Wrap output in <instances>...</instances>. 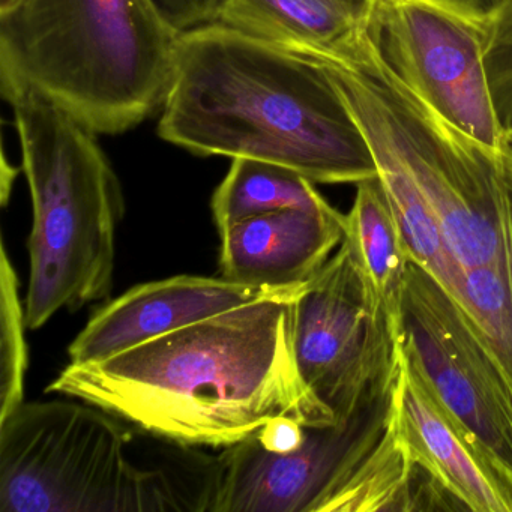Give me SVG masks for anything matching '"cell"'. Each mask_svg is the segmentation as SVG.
Returning <instances> with one entry per match:
<instances>
[{
	"label": "cell",
	"instance_id": "1",
	"mask_svg": "<svg viewBox=\"0 0 512 512\" xmlns=\"http://www.w3.org/2000/svg\"><path fill=\"white\" fill-rule=\"evenodd\" d=\"M361 128L409 259L407 364L512 503V158L407 91Z\"/></svg>",
	"mask_w": 512,
	"mask_h": 512
},
{
	"label": "cell",
	"instance_id": "2",
	"mask_svg": "<svg viewBox=\"0 0 512 512\" xmlns=\"http://www.w3.org/2000/svg\"><path fill=\"white\" fill-rule=\"evenodd\" d=\"M299 290L101 361L70 362L49 391L182 446L226 448L283 421L334 424L302 382L293 356L292 304Z\"/></svg>",
	"mask_w": 512,
	"mask_h": 512
},
{
	"label": "cell",
	"instance_id": "3",
	"mask_svg": "<svg viewBox=\"0 0 512 512\" xmlns=\"http://www.w3.org/2000/svg\"><path fill=\"white\" fill-rule=\"evenodd\" d=\"M157 131L190 154L269 161L314 184L379 176L361 127L317 59L217 22L182 32Z\"/></svg>",
	"mask_w": 512,
	"mask_h": 512
},
{
	"label": "cell",
	"instance_id": "4",
	"mask_svg": "<svg viewBox=\"0 0 512 512\" xmlns=\"http://www.w3.org/2000/svg\"><path fill=\"white\" fill-rule=\"evenodd\" d=\"M181 34L155 0H14L0 10V92L118 136L163 107Z\"/></svg>",
	"mask_w": 512,
	"mask_h": 512
},
{
	"label": "cell",
	"instance_id": "5",
	"mask_svg": "<svg viewBox=\"0 0 512 512\" xmlns=\"http://www.w3.org/2000/svg\"><path fill=\"white\" fill-rule=\"evenodd\" d=\"M7 103L31 191L25 310L35 331L110 296L125 199L98 134L34 92Z\"/></svg>",
	"mask_w": 512,
	"mask_h": 512
},
{
	"label": "cell",
	"instance_id": "6",
	"mask_svg": "<svg viewBox=\"0 0 512 512\" xmlns=\"http://www.w3.org/2000/svg\"><path fill=\"white\" fill-rule=\"evenodd\" d=\"M116 416L76 401H23L0 419V512L187 511L172 476L128 458Z\"/></svg>",
	"mask_w": 512,
	"mask_h": 512
},
{
	"label": "cell",
	"instance_id": "7",
	"mask_svg": "<svg viewBox=\"0 0 512 512\" xmlns=\"http://www.w3.org/2000/svg\"><path fill=\"white\" fill-rule=\"evenodd\" d=\"M400 377L346 421L302 425L289 446L268 445L256 433L203 458L191 511L344 512L394 418Z\"/></svg>",
	"mask_w": 512,
	"mask_h": 512
},
{
	"label": "cell",
	"instance_id": "8",
	"mask_svg": "<svg viewBox=\"0 0 512 512\" xmlns=\"http://www.w3.org/2000/svg\"><path fill=\"white\" fill-rule=\"evenodd\" d=\"M292 347L302 382L335 422L400 376V323L377 304L344 242L293 299Z\"/></svg>",
	"mask_w": 512,
	"mask_h": 512
},
{
	"label": "cell",
	"instance_id": "9",
	"mask_svg": "<svg viewBox=\"0 0 512 512\" xmlns=\"http://www.w3.org/2000/svg\"><path fill=\"white\" fill-rule=\"evenodd\" d=\"M367 35L392 73L434 115L502 151L485 67V14L457 0H376Z\"/></svg>",
	"mask_w": 512,
	"mask_h": 512
},
{
	"label": "cell",
	"instance_id": "10",
	"mask_svg": "<svg viewBox=\"0 0 512 512\" xmlns=\"http://www.w3.org/2000/svg\"><path fill=\"white\" fill-rule=\"evenodd\" d=\"M299 289H257L194 275L140 284L100 308L74 338L68 356L73 364L101 361L224 311Z\"/></svg>",
	"mask_w": 512,
	"mask_h": 512
},
{
	"label": "cell",
	"instance_id": "11",
	"mask_svg": "<svg viewBox=\"0 0 512 512\" xmlns=\"http://www.w3.org/2000/svg\"><path fill=\"white\" fill-rule=\"evenodd\" d=\"M346 233L328 202L248 218L220 233L221 277L266 290H295L319 274Z\"/></svg>",
	"mask_w": 512,
	"mask_h": 512
},
{
	"label": "cell",
	"instance_id": "12",
	"mask_svg": "<svg viewBox=\"0 0 512 512\" xmlns=\"http://www.w3.org/2000/svg\"><path fill=\"white\" fill-rule=\"evenodd\" d=\"M398 418L412 454L448 494L455 509L512 512L511 503L496 479L470 451L451 419L410 370L404 353Z\"/></svg>",
	"mask_w": 512,
	"mask_h": 512
},
{
	"label": "cell",
	"instance_id": "13",
	"mask_svg": "<svg viewBox=\"0 0 512 512\" xmlns=\"http://www.w3.org/2000/svg\"><path fill=\"white\" fill-rule=\"evenodd\" d=\"M376 0H221L214 22L316 59L359 46Z\"/></svg>",
	"mask_w": 512,
	"mask_h": 512
},
{
	"label": "cell",
	"instance_id": "14",
	"mask_svg": "<svg viewBox=\"0 0 512 512\" xmlns=\"http://www.w3.org/2000/svg\"><path fill=\"white\" fill-rule=\"evenodd\" d=\"M343 242L377 304L401 326V295L409 259L379 176L356 185Z\"/></svg>",
	"mask_w": 512,
	"mask_h": 512
},
{
	"label": "cell",
	"instance_id": "15",
	"mask_svg": "<svg viewBox=\"0 0 512 512\" xmlns=\"http://www.w3.org/2000/svg\"><path fill=\"white\" fill-rule=\"evenodd\" d=\"M326 203L314 182L296 170L254 158H233L211 200L218 232L259 217L290 208H316Z\"/></svg>",
	"mask_w": 512,
	"mask_h": 512
},
{
	"label": "cell",
	"instance_id": "16",
	"mask_svg": "<svg viewBox=\"0 0 512 512\" xmlns=\"http://www.w3.org/2000/svg\"><path fill=\"white\" fill-rule=\"evenodd\" d=\"M0 419L25 401L26 371L29 356L26 346L25 299L19 292V277L8 256L7 245L2 244L0 262Z\"/></svg>",
	"mask_w": 512,
	"mask_h": 512
},
{
	"label": "cell",
	"instance_id": "17",
	"mask_svg": "<svg viewBox=\"0 0 512 512\" xmlns=\"http://www.w3.org/2000/svg\"><path fill=\"white\" fill-rule=\"evenodd\" d=\"M485 67L503 136L512 130V0H502L487 14Z\"/></svg>",
	"mask_w": 512,
	"mask_h": 512
},
{
	"label": "cell",
	"instance_id": "18",
	"mask_svg": "<svg viewBox=\"0 0 512 512\" xmlns=\"http://www.w3.org/2000/svg\"><path fill=\"white\" fill-rule=\"evenodd\" d=\"M164 16L179 31L214 22L221 0H155Z\"/></svg>",
	"mask_w": 512,
	"mask_h": 512
},
{
	"label": "cell",
	"instance_id": "19",
	"mask_svg": "<svg viewBox=\"0 0 512 512\" xmlns=\"http://www.w3.org/2000/svg\"><path fill=\"white\" fill-rule=\"evenodd\" d=\"M457 2L467 5V7L473 8V10L479 11V13L487 16V14L491 13V11H493L494 8L502 2V0H457Z\"/></svg>",
	"mask_w": 512,
	"mask_h": 512
},
{
	"label": "cell",
	"instance_id": "20",
	"mask_svg": "<svg viewBox=\"0 0 512 512\" xmlns=\"http://www.w3.org/2000/svg\"><path fill=\"white\" fill-rule=\"evenodd\" d=\"M502 152L508 155L509 158H512V130L503 136Z\"/></svg>",
	"mask_w": 512,
	"mask_h": 512
},
{
	"label": "cell",
	"instance_id": "21",
	"mask_svg": "<svg viewBox=\"0 0 512 512\" xmlns=\"http://www.w3.org/2000/svg\"><path fill=\"white\" fill-rule=\"evenodd\" d=\"M13 2L14 0H0V10H5V8L10 7Z\"/></svg>",
	"mask_w": 512,
	"mask_h": 512
}]
</instances>
